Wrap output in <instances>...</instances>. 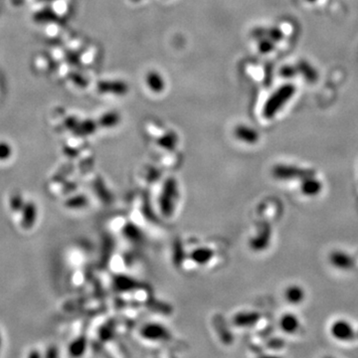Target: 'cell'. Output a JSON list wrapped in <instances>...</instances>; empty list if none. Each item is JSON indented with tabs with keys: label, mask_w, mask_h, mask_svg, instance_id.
<instances>
[{
	"label": "cell",
	"mask_w": 358,
	"mask_h": 358,
	"mask_svg": "<svg viewBox=\"0 0 358 358\" xmlns=\"http://www.w3.org/2000/svg\"><path fill=\"white\" fill-rule=\"evenodd\" d=\"M25 204V201L21 194L16 193L10 198V207L14 212H21L23 206Z\"/></svg>",
	"instance_id": "obj_9"
},
{
	"label": "cell",
	"mask_w": 358,
	"mask_h": 358,
	"mask_svg": "<svg viewBox=\"0 0 358 358\" xmlns=\"http://www.w3.org/2000/svg\"><path fill=\"white\" fill-rule=\"evenodd\" d=\"M12 154L11 146L6 142H0V160H7Z\"/></svg>",
	"instance_id": "obj_10"
},
{
	"label": "cell",
	"mask_w": 358,
	"mask_h": 358,
	"mask_svg": "<svg viewBox=\"0 0 358 358\" xmlns=\"http://www.w3.org/2000/svg\"><path fill=\"white\" fill-rule=\"evenodd\" d=\"M29 356L30 358H39L40 356V354H38V352H31L30 354H29Z\"/></svg>",
	"instance_id": "obj_11"
},
{
	"label": "cell",
	"mask_w": 358,
	"mask_h": 358,
	"mask_svg": "<svg viewBox=\"0 0 358 358\" xmlns=\"http://www.w3.org/2000/svg\"><path fill=\"white\" fill-rule=\"evenodd\" d=\"M330 332L338 340H350L356 336L352 326L346 320H336L332 324Z\"/></svg>",
	"instance_id": "obj_2"
},
{
	"label": "cell",
	"mask_w": 358,
	"mask_h": 358,
	"mask_svg": "<svg viewBox=\"0 0 358 358\" xmlns=\"http://www.w3.org/2000/svg\"><path fill=\"white\" fill-rule=\"evenodd\" d=\"M294 92V88L292 86L282 87L280 90H278L272 98H270L268 104L265 108V114L267 116H272L278 110H280L286 100H288Z\"/></svg>",
	"instance_id": "obj_1"
},
{
	"label": "cell",
	"mask_w": 358,
	"mask_h": 358,
	"mask_svg": "<svg viewBox=\"0 0 358 358\" xmlns=\"http://www.w3.org/2000/svg\"><path fill=\"white\" fill-rule=\"evenodd\" d=\"M330 262L336 268H344V270L350 268L354 264L352 257H350L348 254H346L344 252H340V251L334 252L332 254Z\"/></svg>",
	"instance_id": "obj_6"
},
{
	"label": "cell",
	"mask_w": 358,
	"mask_h": 358,
	"mask_svg": "<svg viewBox=\"0 0 358 358\" xmlns=\"http://www.w3.org/2000/svg\"><path fill=\"white\" fill-rule=\"evenodd\" d=\"M0 346H1V336H0Z\"/></svg>",
	"instance_id": "obj_12"
},
{
	"label": "cell",
	"mask_w": 358,
	"mask_h": 358,
	"mask_svg": "<svg viewBox=\"0 0 358 358\" xmlns=\"http://www.w3.org/2000/svg\"><path fill=\"white\" fill-rule=\"evenodd\" d=\"M280 328L284 332L294 334L300 328V322L298 318L292 314H284L280 320Z\"/></svg>",
	"instance_id": "obj_7"
},
{
	"label": "cell",
	"mask_w": 358,
	"mask_h": 358,
	"mask_svg": "<svg viewBox=\"0 0 358 358\" xmlns=\"http://www.w3.org/2000/svg\"><path fill=\"white\" fill-rule=\"evenodd\" d=\"M322 189V184L320 180L314 178L312 176L304 178L300 184L302 192L306 196H316Z\"/></svg>",
	"instance_id": "obj_4"
},
{
	"label": "cell",
	"mask_w": 358,
	"mask_h": 358,
	"mask_svg": "<svg viewBox=\"0 0 358 358\" xmlns=\"http://www.w3.org/2000/svg\"><path fill=\"white\" fill-rule=\"evenodd\" d=\"M21 225L25 229H30L34 226L37 220V206L34 202H25L21 210Z\"/></svg>",
	"instance_id": "obj_3"
},
{
	"label": "cell",
	"mask_w": 358,
	"mask_h": 358,
	"mask_svg": "<svg viewBox=\"0 0 358 358\" xmlns=\"http://www.w3.org/2000/svg\"><path fill=\"white\" fill-rule=\"evenodd\" d=\"M276 176H278V178L290 179V178H308L310 176V172H304L300 170L298 168H290V166H286V168H278L274 172Z\"/></svg>",
	"instance_id": "obj_5"
},
{
	"label": "cell",
	"mask_w": 358,
	"mask_h": 358,
	"mask_svg": "<svg viewBox=\"0 0 358 358\" xmlns=\"http://www.w3.org/2000/svg\"><path fill=\"white\" fill-rule=\"evenodd\" d=\"M286 298L292 304H298L304 298V292L298 286H290L286 290Z\"/></svg>",
	"instance_id": "obj_8"
}]
</instances>
